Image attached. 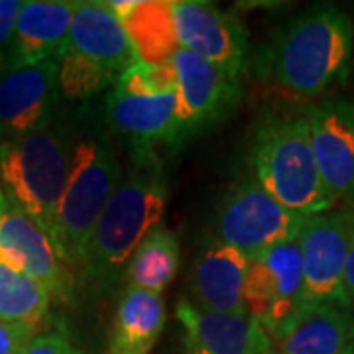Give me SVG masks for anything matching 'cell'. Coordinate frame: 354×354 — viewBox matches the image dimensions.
<instances>
[{"label":"cell","mask_w":354,"mask_h":354,"mask_svg":"<svg viewBox=\"0 0 354 354\" xmlns=\"http://www.w3.org/2000/svg\"><path fill=\"white\" fill-rule=\"evenodd\" d=\"M354 24L341 6L305 8L272 34L256 55V71L295 97L311 99L348 75Z\"/></svg>","instance_id":"cell-1"},{"label":"cell","mask_w":354,"mask_h":354,"mask_svg":"<svg viewBox=\"0 0 354 354\" xmlns=\"http://www.w3.org/2000/svg\"><path fill=\"white\" fill-rule=\"evenodd\" d=\"M164 165L156 152H128V165L95 227L83 276L91 286H114L134 250L162 227L167 205Z\"/></svg>","instance_id":"cell-2"},{"label":"cell","mask_w":354,"mask_h":354,"mask_svg":"<svg viewBox=\"0 0 354 354\" xmlns=\"http://www.w3.org/2000/svg\"><path fill=\"white\" fill-rule=\"evenodd\" d=\"M122 177V165L104 120L88 111L73 122L71 165L57 211L55 250L73 272L85 268L87 250L102 211Z\"/></svg>","instance_id":"cell-3"},{"label":"cell","mask_w":354,"mask_h":354,"mask_svg":"<svg viewBox=\"0 0 354 354\" xmlns=\"http://www.w3.org/2000/svg\"><path fill=\"white\" fill-rule=\"evenodd\" d=\"M73 148V124L57 122L22 138L0 142V187L55 242L57 211L64 197Z\"/></svg>","instance_id":"cell-4"},{"label":"cell","mask_w":354,"mask_h":354,"mask_svg":"<svg viewBox=\"0 0 354 354\" xmlns=\"http://www.w3.org/2000/svg\"><path fill=\"white\" fill-rule=\"evenodd\" d=\"M254 179L283 207L304 216L329 213L333 199L317 167L305 116H264L252 136Z\"/></svg>","instance_id":"cell-5"},{"label":"cell","mask_w":354,"mask_h":354,"mask_svg":"<svg viewBox=\"0 0 354 354\" xmlns=\"http://www.w3.org/2000/svg\"><path fill=\"white\" fill-rule=\"evenodd\" d=\"M138 64L122 22L106 2H77L71 30L57 57L62 97L85 102Z\"/></svg>","instance_id":"cell-6"},{"label":"cell","mask_w":354,"mask_h":354,"mask_svg":"<svg viewBox=\"0 0 354 354\" xmlns=\"http://www.w3.org/2000/svg\"><path fill=\"white\" fill-rule=\"evenodd\" d=\"M309 216L293 213L248 176L228 191L215 215L213 236L250 258L297 241Z\"/></svg>","instance_id":"cell-7"},{"label":"cell","mask_w":354,"mask_h":354,"mask_svg":"<svg viewBox=\"0 0 354 354\" xmlns=\"http://www.w3.org/2000/svg\"><path fill=\"white\" fill-rule=\"evenodd\" d=\"M244 311L260 321L272 342L304 309V260L299 239L250 258L242 290Z\"/></svg>","instance_id":"cell-8"},{"label":"cell","mask_w":354,"mask_h":354,"mask_svg":"<svg viewBox=\"0 0 354 354\" xmlns=\"http://www.w3.org/2000/svg\"><path fill=\"white\" fill-rule=\"evenodd\" d=\"M351 236L353 211H329L305 221L299 234L304 260V305H346L342 283Z\"/></svg>","instance_id":"cell-9"},{"label":"cell","mask_w":354,"mask_h":354,"mask_svg":"<svg viewBox=\"0 0 354 354\" xmlns=\"http://www.w3.org/2000/svg\"><path fill=\"white\" fill-rule=\"evenodd\" d=\"M171 8L179 48L241 79L248 65V32L241 18L205 0H177Z\"/></svg>","instance_id":"cell-10"},{"label":"cell","mask_w":354,"mask_h":354,"mask_svg":"<svg viewBox=\"0 0 354 354\" xmlns=\"http://www.w3.org/2000/svg\"><path fill=\"white\" fill-rule=\"evenodd\" d=\"M174 69L177 73V118L183 140L227 118L241 101V79H232L191 51L179 48Z\"/></svg>","instance_id":"cell-11"},{"label":"cell","mask_w":354,"mask_h":354,"mask_svg":"<svg viewBox=\"0 0 354 354\" xmlns=\"http://www.w3.org/2000/svg\"><path fill=\"white\" fill-rule=\"evenodd\" d=\"M0 262L46 286L55 301H69L75 293V274L50 236L8 201L0 218Z\"/></svg>","instance_id":"cell-12"},{"label":"cell","mask_w":354,"mask_h":354,"mask_svg":"<svg viewBox=\"0 0 354 354\" xmlns=\"http://www.w3.org/2000/svg\"><path fill=\"white\" fill-rule=\"evenodd\" d=\"M304 116L325 187L337 203L354 205V101L327 99Z\"/></svg>","instance_id":"cell-13"},{"label":"cell","mask_w":354,"mask_h":354,"mask_svg":"<svg viewBox=\"0 0 354 354\" xmlns=\"http://www.w3.org/2000/svg\"><path fill=\"white\" fill-rule=\"evenodd\" d=\"M57 62L0 69V138L34 134L55 120L59 99Z\"/></svg>","instance_id":"cell-14"},{"label":"cell","mask_w":354,"mask_h":354,"mask_svg":"<svg viewBox=\"0 0 354 354\" xmlns=\"http://www.w3.org/2000/svg\"><path fill=\"white\" fill-rule=\"evenodd\" d=\"M102 120L111 136L127 144L128 152H156L160 144L176 148L185 142L177 118V93L134 97L111 91Z\"/></svg>","instance_id":"cell-15"},{"label":"cell","mask_w":354,"mask_h":354,"mask_svg":"<svg viewBox=\"0 0 354 354\" xmlns=\"http://www.w3.org/2000/svg\"><path fill=\"white\" fill-rule=\"evenodd\" d=\"M176 317L183 329V354H268L274 342L246 311L218 313L179 299Z\"/></svg>","instance_id":"cell-16"},{"label":"cell","mask_w":354,"mask_h":354,"mask_svg":"<svg viewBox=\"0 0 354 354\" xmlns=\"http://www.w3.org/2000/svg\"><path fill=\"white\" fill-rule=\"evenodd\" d=\"M250 256L239 248L209 236L193 258L187 291L189 304L205 311H244L242 290Z\"/></svg>","instance_id":"cell-17"},{"label":"cell","mask_w":354,"mask_h":354,"mask_svg":"<svg viewBox=\"0 0 354 354\" xmlns=\"http://www.w3.org/2000/svg\"><path fill=\"white\" fill-rule=\"evenodd\" d=\"M77 2L67 0H28L14 24L10 46L2 67L18 69L57 62L64 50ZM0 67V69H2Z\"/></svg>","instance_id":"cell-18"},{"label":"cell","mask_w":354,"mask_h":354,"mask_svg":"<svg viewBox=\"0 0 354 354\" xmlns=\"http://www.w3.org/2000/svg\"><path fill=\"white\" fill-rule=\"evenodd\" d=\"M274 344V354H342L354 344V311L341 304L305 305Z\"/></svg>","instance_id":"cell-19"},{"label":"cell","mask_w":354,"mask_h":354,"mask_svg":"<svg viewBox=\"0 0 354 354\" xmlns=\"http://www.w3.org/2000/svg\"><path fill=\"white\" fill-rule=\"evenodd\" d=\"M165 327V304L160 293L127 286L114 315L109 354H150Z\"/></svg>","instance_id":"cell-20"},{"label":"cell","mask_w":354,"mask_h":354,"mask_svg":"<svg viewBox=\"0 0 354 354\" xmlns=\"http://www.w3.org/2000/svg\"><path fill=\"white\" fill-rule=\"evenodd\" d=\"M120 22L138 55V62L146 65L174 62L179 51V39L169 0H136L132 10Z\"/></svg>","instance_id":"cell-21"},{"label":"cell","mask_w":354,"mask_h":354,"mask_svg":"<svg viewBox=\"0 0 354 354\" xmlns=\"http://www.w3.org/2000/svg\"><path fill=\"white\" fill-rule=\"evenodd\" d=\"M181 264V246L176 232L164 227L152 230L134 250L124 276L128 286L160 293L176 278Z\"/></svg>","instance_id":"cell-22"},{"label":"cell","mask_w":354,"mask_h":354,"mask_svg":"<svg viewBox=\"0 0 354 354\" xmlns=\"http://www.w3.org/2000/svg\"><path fill=\"white\" fill-rule=\"evenodd\" d=\"M53 295L34 278L0 262V321L39 329Z\"/></svg>","instance_id":"cell-23"},{"label":"cell","mask_w":354,"mask_h":354,"mask_svg":"<svg viewBox=\"0 0 354 354\" xmlns=\"http://www.w3.org/2000/svg\"><path fill=\"white\" fill-rule=\"evenodd\" d=\"M113 91L134 97H158L177 93V73L174 62L165 65H146L138 62L118 77Z\"/></svg>","instance_id":"cell-24"},{"label":"cell","mask_w":354,"mask_h":354,"mask_svg":"<svg viewBox=\"0 0 354 354\" xmlns=\"http://www.w3.org/2000/svg\"><path fill=\"white\" fill-rule=\"evenodd\" d=\"M22 354H83L71 339L59 333V330H50V333H38L32 341L26 344Z\"/></svg>","instance_id":"cell-25"},{"label":"cell","mask_w":354,"mask_h":354,"mask_svg":"<svg viewBox=\"0 0 354 354\" xmlns=\"http://www.w3.org/2000/svg\"><path fill=\"white\" fill-rule=\"evenodd\" d=\"M38 335V329L10 325L0 321V354H22L26 344Z\"/></svg>","instance_id":"cell-26"},{"label":"cell","mask_w":354,"mask_h":354,"mask_svg":"<svg viewBox=\"0 0 354 354\" xmlns=\"http://www.w3.org/2000/svg\"><path fill=\"white\" fill-rule=\"evenodd\" d=\"M22 4L24 2H20V0H0V67L4 62L6 50L10 46L14 24H16V18L20 14Z\"/></svg>","instance_id":"cell-27"},{"label":"cell","mask_w":354,"mask_h":354,"mask_svg":"<svg viewBox=\"0 0 354 354\" xmlns=\"http://www.w3.org/2000/svg\"><path fill=\"white\" fill-rule=\"evenodd\" d=\"M344 299L346 305L354 311V209H353V236H351V248L346 256V266H344Z\"/></svg>","instance_id":"cell-28"},{"label":"cell","mask_w":354,"mask_h":354,"mask_svg":"<svg viewBox=\"0 0 354 354\" xmlns=\"http://www.w3.org/2000/svg\"><path fill=\"white\" fill-rule=\"evenodd\" d=\"M6 207V199H4V193H2V187H0V218H2V211Z\"/></svg>","instance_id":"cell-29"},{"label":"cell","mask_w":354,"mask_h":354,"mask_svg":"<svg viewBox=\"0 0 354 354\" xmlns=\"http://www.w3.org/2000/svg\"><path fill=\"white\" fill-rule=\"evenodd\" d=\"M342 354H354V344H351V346H348V348H346Z\"/></svg>","instance_id":"cell-30"},{"label":"cell","mask_w":354,"mask_h":354,"mask_svg":"<svg viewBox=\"0 0 354 354\" xmlns=\"http://www.w3.org/2000/svg\"><path fill=\"white\" fill-rule=\"evenodd\" d=\"M268 354H274V353H268Z\"/></svg>","instance_id":"cell-31"}]
</instances>
